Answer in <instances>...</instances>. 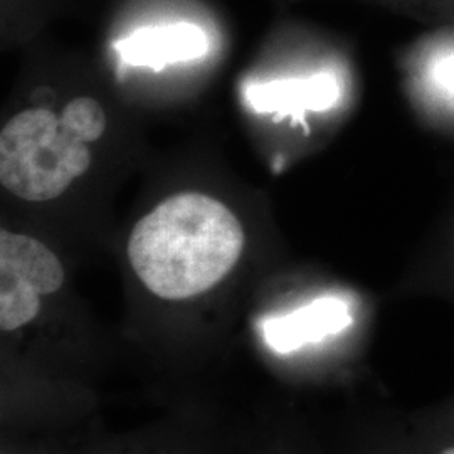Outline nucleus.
Masks as SVG:
<instances>
[{"label":"nucleus","instance_id":"f257e3e1","mask_svg":"<svg viewBox=\"0 0 454 454\" xmlns=\"http://www.w3.org/2000/svg\"><path fill=\"white\" fill-rule=\"evenodd\" d=\"M246 244L239 219L200 192L172 195L131 231V268L155 296L180 301L217 286L238 264Z\"/></svg>","mask_w":454,"mask_h":454},{"label":"nucleus","instance_id":"6e6552de","mask_svg":"<svg viewBox=\"0 0 454 454\" xmlns=\"http://www.w3.org/2000/svg\"><path fill=\"white\" fill-rule=\"evenodd\" d=\"M392 454H454V441L422 426L411 414L409 424L395 431Z\"/></svg>","mask_w":454,"mask_h":454},{"label":"nucleus","instance_id":"7ed1b4c3","mask_svg":"<svg viewBox=\"0 0 454 454\" xmlns=\"http://www.w3.org/2000/svg\"><path fill=\"white\" fill-rule=\"evenodd\" d=\"M65 268L46 244L0 231V328L16 332L35 320L41 296L61 290Z\"/></svg>","mask_w":454,"mask_h":454},{"label":"nucleus","instance_id":"20e7f679","mask_svg":"<svg viewBox=\"0 0 454 454\" xmlns=\"http://www.w3.org/2000/svg\"><path fill=\"white\" fill-rule=\"evenodd\" d=\"M121 59L130 66L162 71L165 66L194 61L207 54L209 39L194 24L145 27L116 44Z\"/></svg>","mask_w":454,"mask_h":454},{"label":"nucleus","instance_id":"39448f33","mask_svg":"<svg viewBox=\"0 0 454 454\" xmlns=\"http://www.w3.org/2000/svg\"><path fill=\"white\" fill-rule=\"evenodd\" d=\"M340 90L337 80L320 73L303 80H279L249 86L247 101L258 114L300 116L305 112H325L335 105Z\"/></svg>","mask_w":454,"mask_h":454},{"label":"nucleus","instance_id":"423d86ee","mask_svg":"<svg viewBox=\"0 0 454 454\" xmlns=\"http://www.w3.org/2000/svg\"><path fill=\"white\" fill-rule=\"evenodd\" d=\"M350 324L347 305L335 298L313 301L286 318L273 322V332L283 340H315Z\"/></svg>","mask_w":454,"mask_h":454},{"label":"nucleus","instance_id":"1a4fd4ad","mask_svg":"<svg viewBox=\"0 0 454 454\" xmlns=\"http://www.w3.org/2000/svg\"><path fill=\"white\" fill-rule=\"evenodd\" d=\"M412 418L421 422L422 426L454 441V394L439 404L426 407L412 414Z\"/></svg>","mask_w":454,"mask_h":454},{"label":"nucleus","instance_id":"f03ea898","mask_svg":"<svg viewBox=\"0 0 454 454\" xmlns=\"http://www.w3.org/2000/svg\"><path fill=\"white\" fill-rule=\"evenodd\" d=\"M90 165V148L46 108L17 114L0 133V182L22 200L58 199Z\"/></svg>","mask_w":454,"mask_h":454},{"label":"nucleus","instance_id":"0eeeda50","mask_svg":"<svg viewBox=\"0 0 454 454\" xmlns=\"http://www.w3.org/2000/svg\"><path fill=\"white\" fill-rule=\"evenodd\" d=\"M61 125L84 144L97 142L106 130V114L97 99L74 98L61 114Z\"/></svg>","mask_w":454,"mask_h":454},{"label":"nucleus","instance_id":"9d476101","mask_svg":"<svg viewBox=\"0 0 454 454\" xmlns=\"http://www.w3.org/2000/svg\"><path fill=\"white\" fill-rule=\"evenodd\" d=\"M439 84L454 95V56L442 59L436 69Z\"/></svg>","mask_w":454,"mask_h":454}]
</instances>
